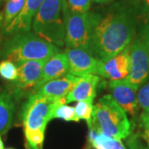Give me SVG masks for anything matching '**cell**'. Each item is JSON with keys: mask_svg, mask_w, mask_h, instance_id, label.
Returning <instances> with one entry per match:
<instances>
[{"mask_svg": "<svg viewBox=\"0 0 149 149\" xmlns=\"http://www.w3.org/2000/svg\"><path fill=\"white\" fill-rule=\"evenodd\" d=\"M3 14L0 13V28H3Z\"/></svg>", "mask_w": 149, "mask_h": 149, "instance_id": "cell-29", "label": "cell"}, {"mask_svg": "<svg viewBox=\"0 0 149 149\" xmlns=\"http://www.w3.org/2000/svg\"><path fill=\"white\" fill-rule=\"evenodd\" d=\"M60 100H50L34 93L29 96L21 110L25 136L37 133H45L48 122L53 119L54 109Z\"/></svg>", "mask_w": 149, "mask_h": 149, "instance_id": "cell-6", "label": "cell"}, {"mask_svg": "<svg viewBox=\"0 0 149 149\" xmlns=\"http://www.w3.org/2000/svg\"><path fill=\"white\" fill-rule=\"evenodd\" d=\"M143 138L149 143V131H145V132H144Z\"/></svg>", "mask_w": 149, "mask_h": 149, "instance_id": "cell-28", "label": "cell"}, {"mask_svg": "<svg viewBox=\"0 0 149 149\" xmlns=\"http://www.w3.org/2000/svg\"><path fill=\"white\" fill-rule=\"evenodd\" d=\"M17 66L9 60H3L0 61V76L3 80L15 81L17 78Z\"/></svg>", "mask_w": 149, "mask_h": 149, "instance_id": "cell-22", "label": "cell"}, {"mask_svg": "<svg viewBox=\"0 0 149 149\" xmlns=\"http://www.w3.org/2000/svg\"><path fill=\"white\" fill-rule=\"evenodd\" d=\"M92 0H66L67 8L73 13H85L90 10Z\"/></svg>", "mask_w": 149, "mask_h": 149, "instance_id": "cell-23", "label": "cell"}, {"mask_svg": "<svg viewBox=\"0 0 149 149\" xmlns=\"http://www.w3.org/2000/svg\"><path fill=\"white\" fill-rule=\"evenodd\" d=\"M94 100H83L78 101L74 107L75 113L79 120L83 119L87 123L89 128L91 127L92 122V115H93V109H94Z\"/></svg>", "mask_w": 149, "mask_h": 149, "instance_id": "cell-20", "label": "cell"}, {"mask_svg": "<svg viewBox=\"0 0 149 149\" xmlns=\"http://www.w3.org/2000/svg\"><path fill=\"white\" fill-rule=\"evenodd\" d=\"M110 95L126 113L134 115L139 109L138 90L127 79L110 80L109 83Z\"/></svg>", "mask_w": 149, "mask_h": 149, "instance_id": "cell-8", "label": "cell"}, {"mask_svg": "<svg viewBox=\"0 0 149 149\" xmlns=\"http://www.w3.org/2000/svg\"><path fill=\"white\" fill-rule=\"evenodd\" d=\"M148 148H149V143H148Z\"/></svg>", "mask_w": 149, "mask_h": 149, "instance_id": "cell-33", "label": "cell"}, {"mask_svg": "<svg viewBox=\"0 0 149 149\" xmlns=\"http://www.w3.org/2000/svg\"><path fill=\"white\" fill-rule=\"evenodd\" d=\"M44 0H26L23 8L10 23L3 29V35L11 37L17 33L31 31L32 21Z\"/></svg>", "mask_w": 149, "mask_h": 149, "instance_id": "cell-10", "label": "cell"}, {"mask_svg": "<svg viewBox=\"0 0 149 149\" xmlns=\"http://www.w3.org/2000/svg\"><path fill=\"white\" fill-rule=\"evenodd\" d=\"M26 0H8L3 12V29L5 28L23 8Z\"/></svg>", "mask_w": 149, "mask_h": 149, "instance_id": "cell-19", "label": "cell"}, {"mask_svg": "<svg viewBox=\"0 0 149 149\" xmlns=\"http://www.w3.org/2000/svg\"><path fill=\"white\" fill-rule=\"evenodd\" d=\"M138 102L139 106L143 110V113L149 114V82L139 88Z\"/></svg>", "mask_w": 149, "mask_h": 149, "instance_id": "cell-24", "label": "cell"}, {"mask_svg": "<svg viewBox=\"0 0 149 149\" xmlns=\"http://www.w3.org/2000/svg\"><path fill=\"white\" fill-rule=\"evenodd\" d=\"M63 17L66 48L80 49L91 54L92 37L98 13L91 12L85 13H73L67 8L64 0Z\"/></svg>", "mask_w": 149, "mask_h": 149, "instance_id": "cell-5", "label": "cell"}, {"mask_svg": "<svg viewBox=\"0 0 149 149\" xmlns=\"http://www.w3.org/2000/svg\"><path fill=\"white\" fill-rule=\"evenodd\" d=\"M0 149H4V145L3 143V140L1 139V136H0Z\"/></svg>", "mask_w": 149, "mask_h": 149, "instance_id": "cell-30", "label": "cell"}, {"mask_svg": "<svg viewBox=\"0 0 149 149\" xmlns=\"http://www.w3.org/2000/svg\"><path fill=\"white\" fill-rule=\"evenodd\" d=\"M100 80V78L97 74H91L80 77L78 82L65 97V104L74 101L94 100Z\"/></svg>", "mask_w": 149, "mask_h": 149, "instance_id": "cell-15", "label": "cell"}, {"mask_svg": "<svg viewBox=\"0 0 149 149\" xmlns=\"http://www.w3.org/2000/svg\"><path fill=\"white\" fill-rule=\"evenodd\" d=\"M90 141L95 149H126L120 139L95 133L90 129Z\"/></svg>", "mask_w": 149, "mask_h": 149, "instance_id": "cell-17", "label": "cell"}, {"mask_svg": "<svg viewBox=\"0 0 149 149\" xmlns=\"http://www.w3.org/2000/svg\"><path fill=\"white\" fill-rule=\"evenodd\" d=\"M135 32V18L124 8L115 7L105 14L98 13L92 37V56L107 61L128 47Z\"/></svg>", "mask_w": 149, "mask_h": 149, "instance_id": "cell-1", "label": "cell"}, {"mask_svg": "<svg viewBox=\"0 0 149 149\" xmlns=\"http://www.w3.org/2000/svg\"><path fill=\"white\" fill-rule=\"evenodd\" d=\"M69 70V64L65 54L62 52H58L45 62L40 79L32 91H36L50 80L58 79L64 76Z\"/></svg>", "mask_w": 149, "mask_h": 149, "instance_id": "cell-14", "label": "cell"}, {"mask_svg": "<svg viewBox=\"0 0 149 149\" xmlns=\"http://www.w3.org/2000/svg\"><path fill=\"white\" fill-rule=\"evenodd\" d=\"M61 50L31 32L17 33L3 42L0 57L18 64L26 61H47Z\"/></svg>", "mask_w": 149, "mask_h": 149, "instance_id": "cell-2", "label": "cell"}, {"mask_svg": "<svg viewBox=\"0 0 149 149\" xmlns=\"http://www.w3.org/2000/svg\"><path fill=\"white\" fill-rule=\"evenodd\" d=\"M15 113V100L9 91H0V136L11 128Z\"/></svg>", "mask_w": 149, "mask_h": 149, "instance_id": "cell-16", "label": "cell"}, {"mask_svg": "<svg viewBox=\"0 0 149 149\" xmlns=\"http://www.w3.org/2000/svg\"><path fill=\"white\" fill-rule=\"evenodd\" d=\"M141 121L145 131H149V114L143 113L141 115Z\"/></svg>", "mask_w": 149, "mask_h": 149, "instance_id": "cell-26", "label": "cell"}, {"mask_svg": "<svg viewBox=\"0 0 149 149\" xmlns=\"http://www.w3.org/2000/svg\"><path fill=\"white\" fill-rule=\"evenodd\" d=\"M129 72L130 54L128 47L107 61H100L98 75L110 80H118L128 78Z\"/></svg>", "mask_w": 149, "mask_h": 149, "instance_id": "cell-11", "label": "cell"}, {"mask_svg": "<svg viewBox=\"0 0 149 149\" xmlns=\"http://www.w3.org/2000/svg\"><path fill=\"white\" fill-rule=\"evenodd\" d=\"M128 148L130 149H148L143 146L137 136H133L128 141Z\"/></svg>", "mask_w": 149, "mask_h": 149, "instance_id": "cell-25", "label": "cell"}, {"mask_svg": "<svg viewBox=\"0 0 149 149\" xmlns=\"http://www.w3.org/2000/svg\"><path fill=\"white\" fill-rule=\"evenodd\" d=\"M64 53L67 57L69 64V74L77 77L91 74L98 75L101 61L95 59L91 54L74 48H66Z\"/></svg>", "mask_w": 149, "mask_h": 149, "instance_id": "cell-9", "label": "cell"}, {"mask_svg": "<svg viewBox=\"0 0 149 149\" xmlns=\"http://www.w3.org/2000/svg\"><path fill=\"white\" fill-rule=\"evenodd\" d=\"M45 62L43 61H26L16 64L18 73L14 85L17 89L22 91L33 88L42 75Z\"/></svg>", "mask_w": 149, "mask_h": 149, "instance_id": "cell-13", "label": "cell"}, {"mask_svg": "<svg viewBox=\"0 0 149 149\" xmlns=\"http://www.w3.org/2000/svg\"><path fill=\"white\" fill-rule=\"evenodd\" d=\"M64 0H44L32 21L33 33L57 47L65 45Z\"/></svg>", "mask_w": 149, "mask_h": 149, "instance_id": "cell-4", "label": "cell"}, {"mask_svg": "<svg viewBox=\"0 0 149 149\" xmlns=\"http://www.w3.org/2000/svg\"><path fill=\"white\" fill-rule=\"evenodd\" d=\"M79 79L80 77L68 73L61 78L48 81L37 90L33 91V93L50 100L65 99Z\"/></svg>", "mask_w": 149, "mask_h": 149, "instance_id": "cell-12", "label": "cell"}, {"mask_svg": "<svg viewBox=\"0 0 149 149\" xmlns=\"http://www.w3.org/2000/svg\"><path fill=\"white\" fill-rule=\"evenodd\" d=\"M137 37L149 44V0H143L142 24Z\"/></svg>", "mask_w": 149, "mask_h": 149, "instance_id": "cell-21", "label": "cell"}, {"mask_svg": "<svg viewBox=\"0 0 149 149\" xmlns=\"http://www.w3.org/2000/svg\"><path fill=\"white\" fill-rule=\"evenodd\" d=\"M52 118L63 119L65 121H72V122H79V118L77 117L74 108L67 105L65 104V99L61 100L56 104L53 112Z\"/></svg>", "mask_w": 149, "mask_h": 149, "instance_id": "cell-18", "label": "cell"}, {"mask_svg": "<svg viewBox=\"0 0 149 149\" xmlns=\"http://www.w3.org/2000/svg\"><path fill=\"white\" fill-rule=\"evenodd\" d=\"M130 72L127 80L139 89L149 79V44L136 37L129 47Z\"/></svg>", "mask_w": 149, "mask_h": 149, "instance_id": "cell-7", "label": "cell"}, {"mask_svg": "<svg viewBox=\"0 0 149 149\" xmlns=\"http://www.w3.org/2000/svg\"><path fill=\"white\" fill-rule=\"evenodd\" d=\"M91 130L113 139H126L131 133L127 113L110 95L102 96L94 105Z\"/></svg>", "mask_w": 149, "mask_h": 149, "instance_id": "cell-3", "label": "cell"}, {"mask_svg": "<svg viewBox=\"0 0 149 149\" xmlns=\"http://www.w3.org/2000/svg\"><path fill=\"white\" fill-rule=\"evenodd\" d=\"M1 1H2V0H0V3H1Z\"/></svg>", "mask_w": 149, "mask_h": 149, "instance_id": "cell-32", "label": "cell"}, {"mask_svg": "<svg viewBox=\"0 0 149 149\" xmlns=\"http://www.w3.org/2000/svg\"><path fill=\"white\" fill-rule=\"evenodd\" d=\"M93 2L97 3H100V4H105V3H109L112 2L113 0H92Z\"/></svg>", "mask_w": 149, "mask_h": 149, "instance_id": "cell-27", "label": "cell"}, {"mask_svg": "<svg viewBox=\"0 0 149 149\" xmlns=\"http://www.w3.org/2000/svg\"><path fill=\"white\" fill-rule=\"evenodd\" d=\"M7 149H13V148H7Z\"/></svg>", "mask_w": 149, "mask_h": 149, "instance_id": "cell-31", "label": "cell"}]
</instances>
